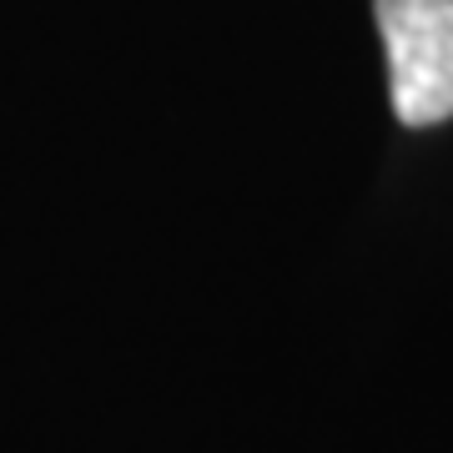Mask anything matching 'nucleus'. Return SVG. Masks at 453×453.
<instances>
[{
	"instance_id": "1",
	"label": "nucleus",
	"mask_w": 453,
	"mask_h": 453,
	"mask_svg": "<svg viewBox=\"0 0 453 453\" xmlns=\"http://www.w3.org/2000/svg\"><path fill=\"white\" fill-rule=\"evenodd\" d=\"M388 50V91L403 127L453 116V0H372Z\"/></svg>"
}]
</instances>
